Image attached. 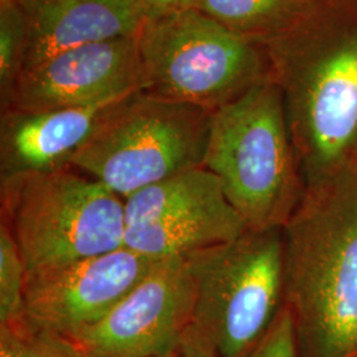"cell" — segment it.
<instances>
[{
	"label": "cell",
	"instance_id": "cell-6",
	"mask_svg": "<svg viewBox=\"0 0 357 357\" xmlns=\"http://www.w3.org/2000/svg\"><path fill=\"white\" fill-rule=\"evenodd\" d=\"M195 303L191 333L217 357H249L284 305L283 229H248L185 257Z\"/></svg>",
	"mask_w": 357,
	"mask_h": 357
},
{
	"label": "cell",
	"instance_id": "cell-2",
	"mask_svg": "<svg viewBox=\"0 0 357 357\" xmlns=\"http://www.w3.org/2000/svg\"><path fill=\"white\" fill-rule=\"evenodd\" d=\"M204 167L248 229H283L306 192L273 76L211 115Z\"/></svg>",
	"mask_w": 357,
	"mask_h": 357
},
{
	"label": "cell",
	"instance_id": "cell-13",
	"mask_svg": "<svg viewBox=\"0 0 357 357\" xmlns=\"http://www.w3.org/2000/svg\"><path fill=\"white\" fill-rule=\"evenodd\" d=\"M23 10L26 44L22 72L60 52L138 36L147 19L138 0H29Z\"/></svg>",
	"mask_w": 357,
	"mask_h": 357
},
{
	"label": "cell",
	"instance_id": "cell-12",
	"mask_svg": "<svg viewBox=\"0 0 357 357\" xmlns=\"http://www.w3.org/2000/svg\"><path fill=\"white\" fill-rule=\"evenodd\" d=\"M119 101L41 112L1 110L0 178L72 167L75 155Z\"/></svg>",
	"mask_w": 357,
	"mask_h": 357
},
{
	"label": "cell",
	"instance_id": "cell-11",
	"mask_svg": "<svg viewBox=\"0 0 357 357\" xmlns=\"http://www.w3.org/2000/svg\"><path fill=\"white\" fill-rule=\"evenodd\" d=\"M155 262L121 246L109 253L26 273V314L69 336L105 317Z\"/></svg>",
	"mask_w": 357,
	"mask_h": 357
},
{
	"label": "cell",
	"instance_id": "cell-1",
	"mask_svg": "<svg viewBox=\"0 0 357 357\" xmlns=\"http://www.w3.org/2000/svg\"><path fill=\"white\" fill-rule=\"evenodd\" d=\"M283 240L299 357H357V166L306 187Z\"/></svg>",
	"mask_w": 357,
	"mask_h": 357
},
{
	"label": "cell",
	"instance_id": "cell-21",
	"mask_svg": "<svg viewBox=\"0 0 357 357\" xmlns=\"http://www.w3.org/2000/svg\"><path fill=\"white\" fill-rule=\"evenodd\" d=\"M6 3H15V4H17L19 7L23 8L24 6L29 3V0H0V4H6Z\"/></svg>",
	"mask_w": 357,
	"mask_h": 357
},
{
	"label": "cell",
	"instance_id": "cell-9",
	"mask_svg": "<svg viewBox=\"0 0 357 357\" xmlns=\"http://www.w3.org/2000/svg\"><path fill=\"white\" fill-rule=\"evenodd\" d=\"M195 303L185 258L159 259L105 317L68 337L86 357L180 354Z\"/></svg>",
	"mask_w": 357,
	"mask_h": 357
},
{
	"label": "cell",
	"instance_id": "cell-18",
	"mask_svg": "<svg viewBox=\"0 0 357 357\" xmlns=\"http://www.w3.org/2000/svg\"><path fill=\"white\" fill-rule=\"evenodd\" d=\"M249 357H299L293 318L284 305L265 337Z\"/></svg>",
	"mask_w": 357,
	"mask_h": 357
},
{
	"label": "cell",
	"instance_id": "cell-19",
	"mask_svg": "<svg viewBox=\"0 0 357 357\" xmlns=\"http://www.w3.org/2000/svg\"><path fill=\"white\" fill-rule=\"evenodd\" d=\"M147 17L196 8L199 0H138Z\"/></svg>",
	"mask_w": 357,
	"mask_h": 357
},
{
	"label": "cell",
	"instance_id": "cell-14",
	"mask_svg": "<svg viewBox=\"0 0 357 357\" xmlns=\"http://www.w3.org/2000/svg\"><path fill=\"white\" fill-rule=\"evenodd\" d=\"M314 3L315 0H199L196 10L265 45L303 29Z\"/></svg>",
	"mask_w": 357,
	"mask_h": 357
},
{
	"label": "cell",
	"instance_id": "cell-22",
	"mask_svg": "<svg viewBox=\"0 0 357 357\" xmlns=\"http://www.w3.org/2000/svg\"><path fill=\"white\" fill-rule=\"evenodd\" d=\"M165 357H183V356H181V354H176V355H171V356H165Z\"/></svg>",
	"mask_w": 357,
	"mask_h": 357
},
{
	"label": "cell",
	"instance_id": "cell-16",
	"mask_svg": "<svg viewBox=\"0 0 357 357\" xmlns=\"http://www.w3.org/2000/svg\"><path fill=\"white\" fill-rule=\"evenodd\" d=\"M26 281L23 257L10 230L0 222V324L26 315Z\"/></svg>",
	"mask_w": 357,
	"mask_h": 357
},
{
	"label": "cell",
	"instance_id": "cell-3",
	"mask_svg": "<svg viewBox=\"0 0 357 357\" xmlns=\"http://www.w3.org/2000/svg\"><path fill=\"white\" fill-rule=\"evenodd\" d=\"M303 31L265 47L308 187L357 166V26L324 45Z\"/></svg>",
	"mask_w": 357,
	"mask_h": 357
},
{
	"label": "cell",
	"instance_id": "cell-20",
	"mask_svg": "<svg viewBox=\"0 0 357 357\" xmlns=\"http://www.w3.org/2000/svg\"><path fill=\"white\" fill-rule=\"evenodd\" d=\"M180 354L183 357H217L209 345L190 333H185L183 337Z\"/></svg>",
	"mask_w": 357,
	"mask_h": 357
},
{
	"label": "cell",
	"instance_id": "cell-5",
	"mask_svg": "<svg viewBox=\"0 0 357 357\" xmlns=\"http://www.w3.org/2000/svg\"><path fill=\"white\" fill-rule=\"evenodd\" d=\"M0 206L26 273L123 246L125 200L72 167L0 178Z\"/></svg>",
	"mask_w": 357,
	"mask_h": 357
},
{
	"label": "cell",
	"instance_id": "cell-17",
	"mask_svg": "<svg viewBox=\"0 0 357 357\" xmlns=\"http://www.w3.org/2000/svg\"><path fill=\"white\" fill-rule=\"evenodd\" d=\"M26 15L15 3L0 4V90L1 101L8 96L24 63Z\"/></svg>",
	"mask_w": 357,
	"mask_h": 357
},
{
	"label": "cell",
	"instance_id": "cell-10",
	"mask_svg": "<svg viewBox=\"0 0 357 357\" xmlns=\"http://www.w3.org/2000/svg\"><path fill=\"white\" fill-rule=\"evenodd\" d=\"M139 91L137 36L60 52L24 69L1 110L41 112L119 101Z\"/></svg>",
	"mask_w": 357,
	"mask_h": 357
},
{
	"label": "cell",
	"instance_id": "cell-4",
	"mask_svg": "<svg viewBox=\"0 0 357 357\" xmlns=\"http://www.w3.org/2000/svg\"><path fill=\"white\" fill-rule=\"evenodd\" d=\"M137 43L139 91L209 112L273 76L264 44L196 8L147 17Z\"/></svg>",
	"mask_w": 357,
	"mask_h": 357
},
{
	"label": "cell",
	"instance_id": "cell-15",
	"mask_svg": "<svg viewBox=\"0 0 357 357\" xmlns=\"http://www.w3.org/2000/svg\"><path fill=\"white\" fill-rule=\"evenodd\" d=\"M0 357H86L68 336L28 314L0 324Z\"/></svg>",
	"mask_w": 357,
	"mask_h": 357
},
{
	"label": "cell",
	"instance_id": "cell-8",
	"mask_svg": "<svg viewBox=\"0 0 357 357\" xmlns=\"http://www.w3.org/2000/svg\"><path fill=\"white\" fill-rule=\"evenodd\" d=\"M123 200V246L153 261L185 258L233 241L248 230L221 181L205 167L149 185Z\"/></svg>",
	"mask_w": 357,
	"mask_h": 357
},
{
	"label": "cell",
	"instance_id": "cell-7",
	"mask_svg": "<svg viewBox=\"0 0 357 357\" xmlns=\"http://www.w3.org/2000/svg\"><path fill=\"white\" fill-rule=\"evenodd\" d=\"M213 112L135 91L115 103L72 168L122 199L204 167Z\"/></svg>",
	"mask_w": 357,
	"mask_h": 357
}]
</instances>
